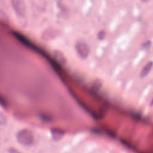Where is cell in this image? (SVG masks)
Masks as SVG:
<instances>
[{
	"label": "cell",
	"mask_w": 153,
	"mask_h": 153,
	"mask_svg": "<svg viewBox=\"0 0 153 153\" xmlns=\"http://www.w3.org/2000/svg\"><path fill=\"white\" fill-rule=\"evenodd\" d=\"M17 140L23 145H30L34 141V135L28 129H22L17 133Z\"/></svg>",
	"instance_id": "6da1fadb"
},
{
	"label": "cell",
	"mask_w": 153,
	"mask_h": 153,
	"mask_svg": "<svg viewBox=\"0 0 153 153\" xmlns=\"http://www.w3.org/2000/svg\"><path fill=\"white\" fill-rule=\"evenodd\" d=\"M75 49L79 56L82 59H86L89 54V48L87 45L83 42H79L75 45Z\"/></svg>",
	"instance_id": "7a4b0ae2"
},
{
	"label": "cell",
	"mask_w": 153,
	"mask_h": 153,
	"mask_svg": "<svg viewBox=\"0 0 153 153\" xmlns=\"http://www.w3.org/2000/svg\"><path fill=\"white\" fill-rule=\"evenodd\" d=\"M13 35L16 37V38L20 41L22 44H23L24 45H25L26 46L28 47L29 48L34 50L35 51H39V49L38 47H37L35 45H34L32 43H31L26 37H24L23 35H22L21 34L17 32H13Z\"/></svg>",
	"instance_id": "3957f363"
},
{
	"label": "cell",
	"mask_w": 153,
	"mask_h": 153,
	"mask_svg": "<svg viewBox=\"0 0 153 153\" xmlns=\"http://www.w3.org/2000/svg\"><path fill=\"white\" fill-rule=\"evenodd\" d=\"M13 6L14 9L20 16H23L26 10L25 5L22 1H13Z\"/></svg>",
	"instance_id": "277c9868"
},
{
	"label": "cell",
	"mask_w": 153,
	"mask_h": 153,
	"mask_svg": "<svg viewBox=\"0 0 153 153\" xmlns=\"http://www.w3.org/2000/svg\"><path fill=\"white\" fill-rule=\"evenodd\" d=\"M153 66L152 62H149L142 69V70L140 72L139 76L141 79H144L145 76L149 73V71L152 69Z\"/></svg>",
	"instance_id": "5b68a950"
},
{
	"label": "cell",
	"mask_w": 153,
	"mask_h": 153,
	"mask_svg": "<svg viewBox=\"0 0 153 153\" xmlns=\"http://www.w3.org/2000/svg\"><path fill=\"white\" fill-rule=\"evenodd\" d=\"M51 132H52V137L55 141L60 140L65 134V132L64 131L58 129H52Z\"/></svg>",
	"instance_id": "8992f818"
},
{
	"label": "cell",
	"mask_w": 153,
	"mask_h": 153,
	"mask_svg": "<svg viewBox=\"0 0 153 153\" xmlns=\"http://www.w3.org/2000/svg\"><path fill=\"white\" fill-rule=\"evenodd\" d=\"M102 83L99 80L95 81L92 86V91L93 93L97 92L102 87Z\"/></svg>",
	"instance_id": "52a82bcc"
},
{
	"label": "cell",
	"mask_w": 153,
	"mask_h": 153,
	"mask_svg": "<svg viewBox=\"0 0 153 153\" xmlns=\"http://www.w3.org/2000/svg\"><path fill=\"white\" fill-rule=\"evenodd\" d=\"M7 118L3 113H0V125H4L6 123Z\"/></svg>",
	"instance_id": "ba28073f"
},
{
	"label": "cell",
	"mask_w": 153,
	"mask_h": 153,
	"mask_svg": "<svg viewBox=\"0 0 153 153\" xmlns=\"http://www.w3.org/2000/svg\"><path fill=\"white\" fill-rule=\"evenodd\" d=\"M106 35L105 32L104 31H100L97 33V38L100 40H102L105 38Z\"/></svg>",
	"instance_id": "9c48e42d"
},
{
	"label": "cell",
	"mask_w": 153,
	"mask_h": 153,
	"mask_svg": "<svg viewBox=\"0 0 153 153\" xmlns=\"http://www.w3.org/2000/svg\"><path fill=\"white\" fill-rule=\"evenodd\" d=\"M151 45V42L150 41H147L146 42H144L142 44L141 47L143 49H148V48H149L150 47Z\"/></svg>",
	"instance_id": "30bf717a"
},
{
	"label": "cell",
	"mask_w": 153,
	"mask_h": 153,
	"mask_svg": "<svg viewBox=\"0 0 153 153\" xmlns=\"http://www.w3.org/2000/svg\"><path fill=\"white\" fill-rule=\"evenodd\" d=\"M9 153H20L18 150H17L16 149L13 148H10L9 149Z\"/></svg>",
	"instance_id": "8fae6325"
},
{
	"label": "cell",
	"mask_w": 153,
	"mask_h": 153,
	"mask_svg": "<svg viewBox=\"0 0 153 153\" xmlns=\"http://www.w3.org/2000/svg\"><path fill=\"white\" fill-rule=\"evenodd\" d=\"M150 105H151V106H153V99H152V100H151V102Z\"/></svg>",
	"instance_id": "7c38bea8"
}]
</instances>
